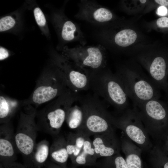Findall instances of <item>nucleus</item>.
I'll use <instances>...</instances> for the list:
<instances>
[{
    "label": "nucleus",
    "mask_w": 168,
    "mask_h": 168,
    "mask_svg": "<svg viewBox=\"0 0 168 168\" xmlns=\"http://www.w3.org/2000/svg\"><path fill=\"white\" fill-rule=\"evenodd\" d=\"M116 75L122 83L128 97L133 101V106L160 98L159 89L147 76L128 70L120 72Z\"/></svg>",
    "instance_id": "1"
},
{
    "label": "nucleus",
    "mask_w": 168,
    "mask_h": 168,
    "mask_svg": "<svg viewBox=\"0 0 168 168\" xmlns=\"http://www.w3.org/2000/svg\"><path fill=\"white\" fill-rule=\"evenodd\" d=\"M96 91L122 112L128 105V96L121 81L117 75L101 70L90 75L91 83Z\"/></svg>",
    "instance_id": "2"
},
{
    "label": "nucleus",
    "mask_w": 168,
    "mask_h": 168,
    "mask_svg": "<svg viewBox=\"0 0 168 168\" xmlns=\"http://www.w3.org/2000/svg\"><path fill=\"white\" fill-rule=\"evenodd\" d=\"M147 133L154 140L163 137L168 124V109L159 99H152L133 106Z\"/></svg>",
    "instance_id": "3"
},
{
    "label": "nucleus",
    "mask_w": 168,
    "mask_h": 168,
    "mask_svg": "<svg viewBox=\"0 0 168 168\" xmlns=\"http://www.w3.org/2000/svg\"><path fill=\"white\" fill-rule=\"evenodd\" d=\"M110 119L115 128L122 133L143 151L149 152L153 147L149 135L134 108L127 109L118 116L111 114Z\"/></svg>",
    "instance_id": "4"
},
{
    "label": "nucleus",
    "mask_w": 168,
    "mask_h": 168,
    "mask_svg": "<svg viewBox=\"0 0 168 168\" xmlns=\"http://www.w3.org/2000/svg\"><path fill=\"white\" fill-rule=\"evenodd\" d=\"M35 112L31 109L21 112L15 141L18 152L22 155L24 165L27 168L30 158L36 144L38 130L35 120Z\"/></svg>",
    "instance_id": "5"
},
{
    "label": "nucleus",
    "mask_w": 168,
    "mask_h": 168,
    "mask_svg": "<svg viewBox=\"0 0 168 168\" xmlns=\"http://www.w3.org/2000/svg\"><path fill=\"white\" fill-rule=\"evenodd\" d=\"M64 52L67 59L89 73L90 71L92 72L100 71L105 66V51L100 44H79L72 48L65 47Z\"/></svg>",
    "instance_id": "6"
},
{
    "label": "nucleus",
    "mask_w": 168,
    "mask_h": 168,
    "mask_svg": "<svg viewBox=\"0 0 168 168\" xmlns=\"http://www.w3.org/2000/svg\"><path fill=\"white\" fill-rule=\"evenodd\" d=\"M89 100L82 103L84 118L80 129L90 136L105 133L115 132L110 119V114L100 103Z\"/></svg>",
    "instance_id": "7"
},
{
    "label": "nucleus",
    "mask_w": 168,
    "mask_h": 168,
    "mask_svg": "<svg viewBox=\"0 0 168 168\" xmlns=\"http://www.w3.org/2000/svg\"><path fill=\"white\" fill-rule=\"evenodd\" d=\"M75 99L74 96L69 93L61 101L57 102L43 110L36 123L38 130L54 137L59 134L68 111Z\"/></svg>",
    "instance_id": "8"
},
{
    "label": "nucleus",
    "mask_w": 168,
    "mask_h": 168,
    "mask_svg": "<svg viewBox=\"0 0 168 168\" xmlns=\"http://www.w3.org/2000/svg\"><path fill=\"white\" fill-rule=\"evenodd\" d=\"M79 10L75 16L77 18L97 24L102 25L110 21L113 14L108 9L93 0H81Z\"/></svg>",
    "instance_id": "9"
},
{
    "label": "nucleus",
    "mask_w": 168,
    "mask_h": 168,
    "mask_svg": "<svg viewBox=\"0 0 168 168\" xmlns=\"http://www.w3.org/2000/svg\"><path fill=\"white\" fill-rule=\"evenodd\" d=\"M18 152L15 141V133L9 122L0 127V165L3 166L16 161Z\"/></svg>",
    "instance_id": "10"
},
{
    "label": "nucleus",
    "mask_w": 168,
    "mask_h": 168,
    "mask_svg": "<svg viewBox=\"0 0 168 168\" xmlns=\"http://www.w3.org/2000/svg\"><path fill=\"white\" fill-rule=\"evenodd\" d=\"M63 63L61 74L66 83L76 91L86 89L90 85V73L71 61Z\"/></svg>",
    "instance_id": "11"
},
{
    "label": "nucleus",
    "mask_w": 168,
    "mask_h": 168,
    "mask_svg": "<svg viewBox=\"0 0 168 168\" xmlns=\"http://www.w3.org/2000/svg\"><path fill=\"white\" fill-rule=\"evenodd\" d=\"M92 144L97 158L107 157L120 153V142L115 132L93 135Z\"/></svg>",
    "instance_id": "12"
},
{
    "label": "nucleus",
    "mask_w": 168,
    "mask_h": 168,
    "mask_svg": "<svg viewBox=\"0 0 168 168\" xmlns=\"http://www.w3.org/2000/svg\"><path fill=\"white\" fill-rule=\"evenodd\" d=\"M121 149L125 155L128 168H142L141 155L143 150L122 132L120 137Z\"/></svg>",
    "instance_id": "13"
},
{
    "label": "nucleus",
    "mask_w": 168,
    "mask_h": 168,
    "mask_svg": "<svg viewBox=\"0 0 168 168\" xmlns=\"http://www.w3.org/2000/svg\"><path fill=\"white\" fill-rule=\"evenodd\" d=\"M58 19L61 37L64 41L77 42L80 45H85L86 41L85 36L77 23L61 16Z\"/></svg>",
    "instance_id": "14"
},
{
    "label": "nucleus",
    "mask_w": 168,
    "mask_h": 168,
    "mask_svg": "<svg viewBox=\"0 0 168 168\" xmlns=\"http://www.w3.org/2000/svg\"><path fill=\"white\" fill-rule=\"evenodd\" d=\"M54 137L50 148L49 156L51 161L66 167L69 156L67 149L66 138L60 133Z\"/></svg>",
    "instance_id": "15"
},
{
    "label": "nucleus",
    "mask_w": 168,
    "mask_h": 168,
    "mask_svg": "<svg viewBox=\"0 0 168 168\" xmlns=\"http://www.w3.org/2000/svg\"><path fill=\"white\" fill-rule=\"evenodd\" d=\"M62 83L58 82L53 84L42 85L35 90L32 96L33 102L41 104L49 101L62 92Z\"/></svg>",
    "instance_id": "16"
},
{
    "label": "nucleus",
    "mask_w": 168,
    "mask_h": 168,
    "mask_svg": "<svg viewBox=\"0 0 168 168\" xmlns=\"http://www.w3.org/2000/svg\"><path fill=\"white\" fill-rule=\"evenodd\" d=\"M90 137L81 129L70 132L67 135L65 138L67 149L72 163L81 151L86 139Z\"/></svg>",
    "instance_id": "17"
},
{
    "label": "nucleus",
    "mask_w": 168,
    "mask_h": 168,
    "mask_svg": "<svg viewBox=\"0 0 168 168\" xmlns=\"http://www.w3.org/2000/svg\"><path fill=\"white\" fill-rule=\"evenodd\" d=\"M49 144L46 140L36 144L30 156L27 168H44L49 155Z\"/></svg>",
    "instance_id": "18"
},
{
    "label": "nucleus",
    "mask_w": 168,
    "mask_h": 168,
    "mask_svg": "<svg viewBox=\"0 0 168 168\" xmlns=\"http://www.w3.org/2000/svg\"><path fill=\"white\" fill-rule=\"evenodd\" d=\"M97 158L92 141L88 137L84 142L81 151L72 163L78 165H92L96 164Z\"/></svg>",
    "instance_id": "19"
},
{
    "label": "nucleus",
    "mask_w": 168,
    "mask_h": 168,
    "mask_svg": "<svg viewBox=\"0 0 168 168\" xmlns=\"http://www.w3.org/2000/svg\"><path fill=\"white\" fill-rule=\"evenodd\" d=\"M72 105L68 111L65 121L69 128L77 130L80 129L82 125L84 112L82 103L80 105Z\"/></svg>",
    "instance_id": "20"
},
{
    "label": "nucleus",
    "mask_w": 168,
    "mask_h": 168,
    "mask_svg": "<svg viewBox=\"0 0 168 168\" xmlns=\"http://www.w3.org/2000/svg\"><path fill=\"white\" fill-rule=\"evenodd\" d=\"M137 37L136 33L130 29L122 30L117 32L114 37V41L118 45L127 47L133 44Z\"/></svg>",
    "instance_id": "21"
},
{
    "label": "nucleus",
    "mask_w": 168,
    "mask_h": 168,
    "mask_svg": "<svg viewBox=\"0 0 168 168\" xmlns=\"http://www.w3.org/2000/svg\"><path fill=\"white\" fill-rule=\"evenodd\" d=\"M97 166L100 168H128L125 159L120 153L104 157Z\"/></svg>",
    "instance_id": "22"
},
{
    "label": "nucleus",
    "mask_w": 168,
    "mask_h": 168,
    "mask_svg": "<svg viewBox=\"0 0 168 168\" xmlns=\"http://www.w3.org/2000/svg\"><path fill=\"white\" fill-rule=\"evenodd\" d=\"M16 104L12 105L3 96H0V119L2 124L9 122L16 109Z\"/></svg>",
    "instance_id": "23"
},
{
    "label": "nucleus",
    "mask_w": 168,
    "mask_h": 168,
    "mask_svg": "<svg viewBox=\"0 0 168 168\" xmlns=\"http://www.w3.org/2000/svg\"><path fill=\"white\" fill-rule=\"evenodd\" d=\"M16 23L15 20L11 16L3 17L0 20V31L7 30L12 28Z\"/></svg>",
    "instance_id": "24"
},
{
    "label": "nucleus",
    "mask_w": 168,
    "mask_h": 168,
    "mask_svg": "<svg viewBox=\"0 0 168 168\" xmlns=\"http://www.w3.org/2000/svg\"><path fill=\"white\" fill-rule=\"evenodd\" d=\"M34 14L35 21L38 25L40 26H44L46 23L45 16L40 9L38 7L35 8Z\"/></svg>",
    "instance_id": "25"
},
{
    "label": "nucleus",
    "mask_w": 168,
    "mask_h": 168,
    "mask_svg": "<svg viewBox=\"0 0 168 168\" xmlns=\"http://www.w3.org/2000/svg\"><path fill=\"white\" fill-rule=\"evenodd\" d=\"M156 24L161 28H168V17H162L158 18L156 21Z\"/></svg>",
    "instance_id": "26"
},
{
    "label": "nucleus",
    "mask_w": 168,
    "mask_h": 168,
    "mask_svg": "<svg viewBox=\"0 0 168 168\" xmlns=\"http://www.w3.org/2000/svg\"><path fill=\"white\" fill-rule=\"evenodd\" d=\"M0 168H27L24 164L15 162L8 165L3 166L0 165Z\"/></svg>",
    "instance_id": "27"
},
{
    "label": "nucleus",
    "mask_w": 168,
    "mask_h": 168,
    "mask_svg": "<svg viewBox=\"0 0 168 168\" xmlns=\"http://www.w3.org/2000/svg\"><path fill=\"white\" fill-rule=\"evenodd\" d=\"M9 55L7 50L5 48L0 47V60H2L7 58Z\"/></svg>",
    "instance_id": "28"
},
{
    "label": "nucleus",
    "mask_w": 168,
    "mask_h": 168,
    "mask_svg": "<svg viewBox=\"0 0 168 168\" xmlns=\"http://www.w3.org/2000/svg\"><path fill=\"white\" fill-rule=\"evenodd\" d=\"M44 168H68L67 167H64L55 163H54L51 161H47L45 166Z\"/></svg>",
    "instance_id": "29"
},
{
    "label": "nucleus",
    "mask_w": 168,
    "mask_h": 168,
    "mask_svg": "<svg viewBox=\"0 0 168 168\" xmlns=\"http://www.w3.org/2000/svg\"><path fill=\"white\" fill-rule=\"evenodd\" d=\"M167 9L166 8L163 6L160 7L158 10L159 14L161 16H164L167 13Z\"/></svg>",
    "instance_id": "30"
},
{
    "label": "nucleus",
    "mask_w": 168,
    "mask_h": 168,
    "mask_svg": "<svg viewBox=\"0 0 168 168\" xmlns=\"http://www.w3.org/2000/svg\"><path fill=\"white\" fill-rule=\"evenodd\" d=\"M155 1L161 6H168V0H155Z\"/></svg>",
    "instance_id": "31"
},
{
    "label": "nucleus",
    "mask_w": 168,
    "mask_h": 168,
    "mask_svg": "<svg viewBox=\"0 0 168 168\" xmlns=\"http://www.w3.org/2000/svg\"><path fill=\"white\" fill-rule=\"evenodd\" d=\"M163 168H168V161H166V162L164 163Z\"/></svg>",
    "instance_id": "32"
},
{
    "label": "nucleus",
    "mask_w": 168,
    "mask_h": 168,
    "mask_svg": "<svg viewBox=\"0 0 168 168\" xmlns=\"http://www.w3.org/2000/svg\"><path fill=\"white\" fill-rule=\"evenodd\" d=\"M139 1L141 3H144L146 2L147 1L146 0H140Z\"/></svg>",
    "instance_id": "33"
},
{
    "label": "nucleus",
    "mask_w": 168,
    "mask_h": 168,
    "mask_svg": "<svg viewBox=\"0 0 168 168\" xmlns=\"http://www.w3.org/2000/svg\"><path fill=\"white\" fill-rule=\"evenodd\" d=\"M167 142L166 143V147H167L168 149V140Z\"/></svg>",
    "instance_id": "34"
}]
</instances>
